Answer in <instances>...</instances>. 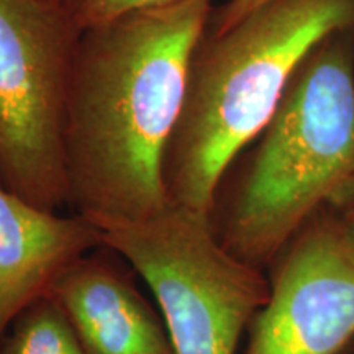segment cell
I'll list each match as a JSON object with an SVG mask.
<instances>
[{"label":"cell","instance_id":"obj_1","mask_svg":"<svg viewBox=\"0 0 354 354\" xmlns=\"http://www.w3.org/2000/svg\"><path fill=\"white\" fill-rule=\"evenodd\" d=\"M210 0L130 13L84 30L66 109L68 207L91 223L169 207L162 162Z\"/></svg>","mask_w":354,"mask_h":354},{"label":"cell","instance_id":"obj_2","mask_svg":"<svg viewBox=\"0 0 354 354\" xmlns=\"http://www.w3.org/2000/svg\"><path fill=\"white\" fill-rule=\"evenodd\" d=\"M344 30H354V0H269L223 32L207 26L162 162L169 205L212 214L221 180L263 133L305 57Z\"/></svg>","mask_w":354,"mask_h":354},{"label":"cell","instance_id":"obj_3","mask_svg":"<svg viewBox=\"0 0 354 354\" xmlns=\"http://www.w3.org/2000/svg\"><path fill=\"white\" fill-rule=\"evenodd\" d=\"M238 159L210 218L221 245L264 271L354 177V30L313 48Z\"/></svg>","mask_w":354,"mask_h":354},{"label":"cell","instance_id":"obj_4","mask_svg":"<svg viewBox=\"0 0 354 354\" xmlns=\"http://www.w3.org/2000/svg\"><path fill=\"white\" fill-rule=\"evenodd\" d=\"M94 225L102 245L149 287L176 354H236L271 284L221 245L210 214L169 205L143 220Z\"/></svg>","mask_w":354,"mask_h":354},{"label":"cell","instance_id":"obj_5","mask_svg":"<svg viewBox=\"0 0 354 354\" xmlns=\"http://www.w3.org/2000/svg\"><path fill=\"white\" fill-rule=\"evenodd\" d=\"M81 33L64 7L0 0V183L50 212L68 207L66 109Z\"/></svg>","mask_w":354,"mask_h":354},{"label":"cell","instance_id":"obj_6","mask_svg":"<svg viewBox=\"0 0 354 354\" xmlns=\"http://www.w3.org/2000/svg\"><path fill=\"white\" fill-rule=\"evenodd\" d=\"M245 354H342L354 339V241L328 205L274 261Z\"/></svg>","mask_w":354,"mask_h":354},{"label":"cell","instance_id":"obj_7","mask_svg":"<svg viewBox=\"0 0 354 354\" xmlns=\"http://www.w3.org/2000/svg\"><path fill=\"white\" fill-rule=\"evenodd\" d=\"M135 269L100 245L53 286L86 354H176L159 310L138 289Z\"/></svg>","mask_w":354,"mask_h":354},{"label":"cell","instance_id":"obj_8","mask_svg":"<svg viewBox=\"0 0 354 354\" xmlns=\"http://www.w3.org/2000/svg\"><path fill=\"white\" fill-rule=\"evenodd\" d=\"M100 245L87 218L39 209L0 183V339L71 264Z\"/></svg>","mask_w":354,"mask_h":354},{"label":"cell","instance_id":"obj_9","mask_svg":"<svg viewBox=\"0 0 354 354\" xmlns=\"http://www.w3.org/2000/svg\"><path fill=\"white\" fill-rule=\"evenodd\" d=\"M0 354H86L73 326L51 295L35 300L8 326Z\"/></svg>","mask_w":354,"mask_h":354},{"label":"cell","instance_id":"obj_10","mask_svg":"<svg viewBox=\"0 0 354 354\" xmlns=\"http://www.w3.org/2000/svg\"><path fill=\"white\" fill-rule=\"evenodd\" d=\"M189 0H68L64 10L81 32L109 24L130 13L165 8Z\"/></svg>","mask_w":354,"mask_h":354},{"label":"cell","instance_id":"obj_11","mask_svg":"<svg viewBox=\"0 0 354 354\" xmlns=\"http://www.w3.org/2000/svg\"><path fill=\"white\" fill-rule=\"evenodd\" d=\"M266 2L269 0H228L220 10L212 12L209 28L214 32H223Z\"/></svg>","mask_w":354,"mask_h":354},{"label":"cell","instance_id":"obj_12","mask_svg":"<svg viewBox=\"0 0 354 354\" xmlns=\"http://www.w3.org/2000/svg\"><path fill=\"white\" fill-rule=\"evenodd\" d=\"M330 205L335 207V209L339 212L354 210V177L351 180H348V183L335 194Z\"/></svg>","mask_w":354,"mask_h":354},{"label":"cell","instance_id":"obj_13","mask_svg":"<svg viewBox=\"0 0 354 354\" xmlns=\"http://www.w3.org/2000/svg\"><path fill=\"white\" fill-rule=\"evenodd\" d=\"M335 209V207H333ZM344 220H346V225H348V230L349 233H351V238L354 241V210H348V212H342Z\"/></svg>","mask_w":354,"mask_h":354},{"label":"cell","instance_id":"obj_14","mask_svg":"<svg viewBox=\"0 0 354 354\" xmlns=\"http://www.w3.org/2000/svg\"><path fill=\"white\" fill-rule=\"evenodd\" d=\"M44 3H51V6H57V7H64V3L68 2V0H41Z\"/></svg>","mask_w":354,"mask_h":354},{"label":"cell","instance_id":"obj_15","mask_svg":"<svg viewBox=\"0 0 354 354\" xmlns=\"http://www.w3.org/2000/svg\"><path fill=\"white\" fill-rule=\"evenodd\" d=\"M342 354H354V339H353V342L351 343H349L348 344V346L346 348H344L343 349V353Z\"/></svg>","mask_w":354,"mask_h":354}]
</instances>
